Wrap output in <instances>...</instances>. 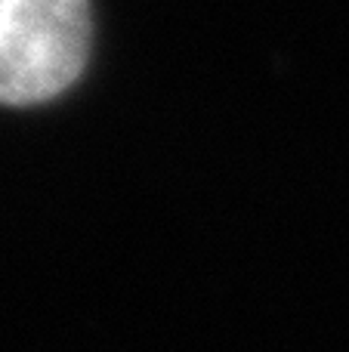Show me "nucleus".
<instances>
[{
	"mask_svg": "<svg viewBox=\"0 0 349 352\" xmlns=\"http://www.w3.org/2000/svg\"><path fill=\"white\" fill-rule=\"evenodd\" d=\"M90 0H0V105L56 99L90 56Z\"/></svg>",
	"mask_w": 349,
	"mask_h": 352,
	"instance_id": "nucleus-1",
	"label": "nucleus"
}]
</instances>
